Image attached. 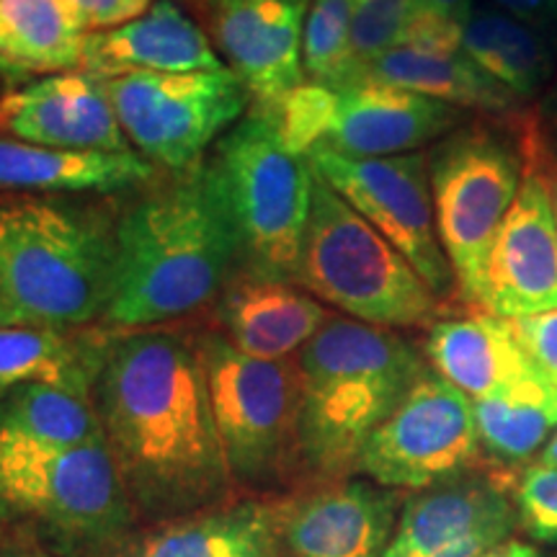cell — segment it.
Wrapping results in <instances>:
<instances>
[{
	"instance_id": "1",
	"label": "cell",
	"mask_w": 557,
	"mask_h": 557,
	"mask_svg": "<svg viewBox=\"0 0 557 557\" xmlns=\"http://www.w3.org/2000/svg\"><path fill=\"white\" fill-rule=\"evenodd\" d=\"M90 398L139 527L235 498L197 338L116 331Z\"/></svg>"
},
{
	"instance_id": "2",
	"label": "cell",
	"mask_w": 557,
	"mask_h": 557,
	"mask_svg": "<svg viewBox=\"0 0 557 557\" xmlns=\"http://www.w3.org/2000/svg\"><path fill=\"white\" fill-rule=\"evenodd\" d=\"M103 325L143 331L212 308L235 274V240L207 160L148 184L116 218Z\"/></svg>"
},
{
	"instance_id": "3",
	"label": "cell",
	"mask_w": 557,
	"mask_h": 557,
	"mask_svg": "<svg viewBox=\"0 0 557 557\" xmlns=\"http://www.w3.org/2000/svg\"><path fill=\"white\" fill-rule=\"evenodd\" d=\"M299 449L308 483L357 475L369 436L429 372L403 333L331 312L297 354Z\"/></svg>"
},
{
	"instance_id": "4",
	"label": "cell",
	"mask_w": 557,
	"mask_h": 557,
	"mask_svg": "<svg viewBox=\"0 0 557 557\" xmlns=\"http://www.w3.org/2000/svg\"><path fill=\"white\" fill-rule=\"evenodd\" d=\"M116 220L47 194H0V318L86 329L103 323Z\"/></svg>"
},
{
	"instance_id": "5",
	"label": "cell",
	"mask_w": 557,
	"mask_h": 557,
	"mask_svg": "<svg viewBox=\"0 0 557 557\" xmlns=\"http://www.w3.org/2000/svg\"><path fill=\"white\" fill-rule=\"evenodd\" d=\"M0 527L60 557H129L139 534L107 442L47 449L0 438Z\"/></svg>"
},
{
	"instance_id": "6",
	"label": "cell",
	"mask_w": 557,
	"mask_h": 557,
	"mask_svg": "<svg viewBox=\"0 0 557 557\" xmlns=\"http://www.w3.org/2000/svg\"><path fill=\"white\" fill-rule=\"evenodd\" d=\"M295 282L341 315L380 329H431L442 299L393 243L315 176Z\"/></svg>"
},
{
	"instance_id": "7",
	"label": "cell",
	"mask_w": 557,
	"mask_h": 557,
	"mask_svg": "<svg viewBox=\"0 0 557 557\" xmlns=\"http://www.w3.org/2000/svg\"><path fill=\"white\" fill-rule=\"evenodd\" d=\"M235 240V271L295 282L312 207L308 158L292 152L261 111L225 132L207 158Z\"/></svg>"
},
{
	"instance_id": "8",
	"label": "cell",
	"mask_w": 557,
	"mask_h": 557,
	"mask_svg": "<svg viewBox=\"0 0 557 557\" xmlns=\"http://www.w3.org/2000/svg\"><path fill=\"white\" fill-rule=\"evenodd\" d=\"M209 403L235 487L282 496L308 483L299 449L297 357H246L220 331L197 336Z\"/></svg>"
},
{
	"instance_id": "9",
	"label": "cell",
	"mask_w": 557,
	"mask_h": 557,
	"mask_svg": "<svg viewBox=\"0 0 557 557\" xmlns=\"http://www.w3.org/2000/svg\"><path fill=\"white\" fill-rule=\"evenodd\" d=\"M429 176L438 240L455 269L459 299L478 310L487 250L524 181L519 127H457L429 152Z\"/></svg>"
},
{
	"instance_id": "10",
	"label": "cell",
	"mask_w": 557,
	"mask_h": 557,
	"mask_svg": "<svg viewBox=\"0 0 557 557\" xmlns=\"http://www.w3.org/2000/svg\"><path fill=\"white\" fill-rule=\"evenodd\" d=\"M269 116L302 158L318 145L348 158H389L444 139L462 127L465 111L361 75L336 88L302 83Z\"/></svg>"
},
{
	"instance_id": "11",
	"label": "cell",
	"mask_w": 557,
	"mask_h": 557,
	"mask_svg": "<svg viewBox=\"0 0 557 557\" xmlns=\"http://www.w3.org/2000/svg\"><path fill=\"white\" fill-rule=\"evenodd\" d=\"M132 150L156 169L186 171L243 120L250 96L227 67L207 73H135L103 81Z\"/></svg>"
},
{
	"instance_id": "12",
	"label": "cell",
	"mask_w": 557,
	"mask_h": 557,
	"mask_svg": "<svg viewBox=\"0 0 557 557\" xmlns=\"http://www.w3.org/2000/svg\"><path fill=\"white\" fill-rule=\"evenodd\" d=\"M483 459L472 400L429 367L369 436L357 475L389 491L418 493L478 472Z\"/></svg>"
},
{
	"instance_id": "13",
	"label": "cell",
	"mask_w": 557,
	"mask_h": 557,
	"mask_svg": "<svg viewBox=\"0 0 557 557\" xmlns=\"http://www.w3.org/2000/svg\"><path fill=\"white\" fill-rule=\"evenodd\" d=\"M305 158L315 176L406 256L442 302L451 295L459 297L455 269L438 240L429 156L348 158L318 145Z\"/></svg>"
},
{
	"instance_id": "14",
	"label": "cell",
	"mask_w": 557,
	"mask_h": 557,
	"mask_svg": "<svg viewBox=\"0 0 557 557\" xmlns=\"http://www.w3.org/2000/svg\"><path fill=\"white\" fill-rule=\"evenodd\" d=\"M511 487L500 470H478L410 493L382 557H483L519 529Z\"/></svg>"
},
{
	"instance_id": "15",
	"label": "cell",
	"mask_w": 557,
	"mask_h": 557,
	"mask_svg": "<svg viewBox=\"0 0 557 557\" xmlns=\"http://www.w3.org/2000/svg\"><path fill=\"white\" fill-rule=\"evenodd\" d=\"M310 0H214L207 34L246 86L253 111L274 114L302 86V37Z\"/></svg>"
},
{
	"instance_id": "16",
	"label": "cell",
	"mask_w": 557,
	"mask_h": 557,
	"mask_svg": "<svg viewBox=\"0 0 557 557\" xmlns=\"http://www.w3.org/2000/svg\"><path fill=\"white\" fill-rule=\"evenodd\" d=\"M398 491L351 475L287 493L284 557H382L403 506Z\"/></svg>"
},
{
	"instance_id": "17",
	"label": "cell",
	"mask_w": 557,
	"mask_h": 557,
	"mask_svg": "<svg viewBox=\"0 0 557 557\" xmlns=\"http://www.w3.org/2000/svg\"><path fill=\"white\" fill-rule=\"evenodd\" d=\"M478 310L513 320L557 310V225L540 173L524 160L519 197L491 243Z\"/></svg>"
},
{
	"instance_id": "18",
	"label": "cell",
	"mask_w": 557,
	"mask_h": 557,
	"mask_svg": "<svg viewBox=\"0 0 557 557\" xmlns=\"http://www.w3.org/2000/svg\"><path fill=\"white\" fill-rule=\"evenodd\" d=\"M423 357L438 377L470 400H553L557 389L542 377L506 318L485 310L442 318L423 338Z\"/></svg>"
},
{
	"instance_id": "19",
	"label": "cell",
	"mask_w": 557,
	"mask_h": 557,
	"mask_svg": "<svg viewBox=\"0 0 557 557\" xmlns=\"http://www.w3.org/2000/svg\"><path fill=\"white\" fill-rule=\"evenodd\" d=\"M0 135L58 150H132L107 83L81 70L45 75L0 96Z\"/></svg>"
},
{
	"instance_id": "20",
	"label": "cell",
	"mask_w": 557,
	"mask_h": 557,
	"mask_svg": "<svg viewBox=\"0 0 557 557\" xmlns=\"http://www.w3.org/2000/svg\"><path fill=\"white\" fill-rule=\"evenodd\" d=\"M207 29L176 0H156L143 16L90 32L83 50L81 73L114 81L135 73H207L222 70Z\"/></svg>"
},
{
	"instance_id": "21",
	"label": "cell",
	"mask_w": 557,
	"mask_h": 557,
	"mask_svg": "<svg viewBox=\"0 0 557 557\" xmlns=\"http://www.w3.org/2000/svg\"><path fill=\"white\" fill-rule=\"evenodd\" d=\"M218 329L246 357L284 361L297 357L323 329L331 310L289 278L235 271L212 305Z\"/></svg>"
},
{
	"instance_id": "22",
	"label": "cell",
	"mask_w": 557,
	"mask_h": 557,
	"mask_svg": "<svg viewBox=\"0 0 557 557\" xmlns=\"http://www.w3.org/2000/svg\"><path fill=\"white\" fill-rule=\"evenodd\" d=\"M284 508L287 496H235L148 527L129 557H284Z\"/></svg>"
},
{
	"instance_id": "23",
	"label": "cell",
	"mask_w": 557,
	"mask_h": 557,
	"mask_svg": "<svg viewBox=\"0 0 557 557\" xmlns=\"http://www.w3.org/2000/svg\"><path fill=\"white\" fill-rule=\"evenodd\" d=\"M152 178L156 165L137 150H58L0 137V194H111Z\"/></svg>"
},
{
	"instance_id": "24",
	"label": "cell",
	"mask_w": 557,
	"mask_h": 557,
	"mask_svg": "<svg viewBox=\"0 0 557 557\" xmlns=\"http://www.w3.org/2000/svg\"><path fill=\"white\" fill-rule=\"evenodd\" d=\"M114 333L107 325L62 329L0 318V398L32 382L90 393Z\"/></svg>"
},
{
	"instance_id": "25",
	"label": "cell",
	"mask_w": 557,
	"mask_h": 557,
	"mask_svg": "<svg viewBox=\"0 0 557 557\" xmlns=\"http://www.w3.org/2000/svg\"><path fill=\"white\" fill-rule=\"evenodd\" d=\"M369 78L389 86L416 90L462 111H483L517 120L521 99L500 86L478 62L457 50H429V47H400L364 70Z\"/></svg>"
},
{
	"instance_id": "26",
	"label": "cell",
	"mask_w": 557,
	"mask_h": 557,
	"mask_svg": "<svg viewBox=\"0 0 557 557\" xmlns=\"http://www.w3.org/2000/svg\"><path fill=\"white\" fill-rule=\"evenodd\" d=\"M86 39L65 0H0V73H75Z\"/></svg>"
},
{
	"instance_id": "27",
	"label": "cell",
	"mask_w": 557,
	"mask_h": 557,
	"mask_svg": "<svg viewBox=\"0 0 557 557\" xmlns=\"http://www.w3.org/2000/svg\"><path fill=\"white\" fill-rule=\"evenodd\" d=\"M472 62L521 101L534 99L555 78V58L545 39L524 21L491 9H472L459 29Z\"/></svg>"
},
{
	"instance_id": "28",
	"label": "cell",
	"mask_w": 557,
	"mask_h": 557,
	"mask_svg": "<svg viewBox=\"0 0 557 557\" xmlns=\"http://www.w3.org/2000/svg\"><path fill=\"white\" fill-rule=\"evenodd\" d=\"M0 438L47 449L103 442L90 393L60 385H21L0 398Z\"/></svg>"
},
{
	"instance_id": "29",
	"label": "cell",
	"mask_w": 557,
	"mask_h": 557,
	"mask_svg": "<svg viewBox=\"0 0 557 557\" xmlns=\"http://www.w3.org/2000/svg\"><path fill=\"white\" fill-rule=\"evenodd\" d=\"M475 426L483 457L493 470H511L545 449L557 429V398L517 400L485 398L472 400Z\"/></svg>"
},
{
	"instance_id": "30",
	"label": "cell",
	"mask_w": 557,
	"mask_h": 557,
	"mask_svg": "<svg viewBox=\"0 0 557 557\" xmlns=\"http://www.w3.org/2000/svg\"><path fill=\"white\" fill-rule=\"evenodd\" d=\"M354 0H310L302 37L305 81L318 86H344L357 81L351 54Z\"/></svg>"
},
{
	"instance_id": "31",
	"label": "cell",
	"mask_w": 557,
	"mask_h": 557,
	"mask_svg": "<svg viewBox=\"0 0 557 557\" xmlns=\"http://www.w3.org/2000/svg\"><path fill=\"white\" fill-rule=\"evenodd\" d=\"M426 13L421 0H354L351 54L359 78L380 58L400 50Z\"/></svg>"
},
{
	"instance_id": "32",
	"label": "cell",
	"mask_w": 557,
	"mask_h": 557,
	"mask_svg": "<svg viewBox=\"0 0 557 557\" xmlns=\"http://www.w3.org/2000/svg\"><path fill=\"white\" fill-rule=\"evenodd\" d=\"M517 527L534 545H557V468L529 465L511 487Z\"/></svg>"
},
{
	"instance_id": "33",
	"label": "cell",
	"mask_w": 557,
	"mask_h": 557,
	"mask_svg": "<svg viewBox=\"0 0 557 557\" xmlns=\"http://www.w3.org/2000/svg\"><path fill=\"white\" fill-rule=\"evenodd\" d=\"M508 325L542 377L557 389V310L513 318L508 320Z\"/></svg>"
},
{
	"instance_id": "34",
	"label": "cell",
	"mask_w": 557,
	"mask_h": 557,
	"mask_svg": "<svg viewBox=\"0 0 557 557\" xmlns=\"http://www.w3.org/2000/svg\"><path fill=\"white\" fill-rule=\"evenodd\" d=\"M521 150H524V160L540 173L542 184H545L549 205H553L555 225H557V152L549 145V139L542 129L537 114H521L517 120Z\"/></svg>"
},
{
	"instance_id": "35",
	"label": "cell",
	"mask_w": 557,
	"mask_h": 557,
	"mask_svg": "<svg viewBox=\"0 0 557 557\" xmlns=\"http://www.w3.org/2000/svg\"><path fill=\"white\" fill-rule=\"evenodd\" d=\"M65 3L78 16L83 29L90 34L114 29V26L143 16L156 0H65Z\"/></svg>"
},
{
	"instance_id": "36",
	"label": "cell",
	"mask_w": 557,
	"mask_h": 557,
	"mask_svg": "<svg viewBox=\"0 0 557 557\" xmlns=\"http://www.w3.org/2000/svg\"><path fill=\"white\" fill-rule=\"evenodd\" d=\"M508 16L524 24H557V0H493Z\"/></svg>"
},
{
	"instance_id": "37",
	"label": "cell",
	"mask_w": 557,
	"mask_h": 557,
	"mask_svg": "<svg viewBox=\"0 0 557 557\" xmlns=\"http://www.w3.org/2000/svg\"><path fill=\"white\" fill-rule=\"evenodd\" d=\"M0 557H60V555L52 553L50 547L41 545L39 540L29 537V534L5 529L3 545H0Z\"/></svg>"
},
{
	"instance_id": "38",
	"label": "cell",
	"mask_w": 557,
	"mask_h": 557,
	"mask_svg": "<svg viewBox=\"0 0 557 557\" xmlns=\"http://www.w3.org/2000/svg\"><path fill=\"white\" fill-rule=\"evenodd\" d=\"M426 5V11L434 13V16L449 21V24L462 26V21L470 16L472 5L470 0H421Z\"/></svg>"
},
{
	"instance_id": "39",
	"label": "cell",
	"mask_w": 557,
	"mask_h": 557,
	"mask_svg": "<svg viewBox=\"0 0 557 557\" xmlns=\"http://www.w3.org/2000/svg\"><path fill=\"white\" fill-rule=\"evenodd\" d=\"M537 116H540V124L545 127L547 135L557 139V67H555L553 83H549V88L545 90V99H542Z\"/></svg>"
},
{
	"instance_id": "40",
	"label": "cell",
	"mask_w": 557,
	"mask_h": 557,
	"mask_svg": "<svg viewBox=\"0 0 557 557\" xmlns=\"http://www.w3.org/2000/svg\"><path fill=\"white\" fill-rule=\"evenodd\" d=\"M483 557H542V549L534 545V542L527 540H506L504 545L493 547L491 553H485Z\"/></svg>"
},
{
	"instance_id": "41",
	"label": "cell",
	"mask_w": 557,
	"mask_h": 557,
	"mask_svg": "<svg viewBox=\"0 0 557 557\" xmlns=\"http://www.w3.org/2000/svg\"><path fill=\"white\" fill-rule=\"evenodd\" d=\"M537 462L540 465H549V468H557V429H555V434L549 436V442L545 444V449L540 451Z\"/></svg>"
},
{
	"instance_id": "42",
	"label": "cell",
	"mask_w": 557,
	"mask_h": 557,
	"mask_svg": "<svg viewBox=\"0 0 557 557\" xmlns=\"http://www.w3.org/2000/svg\"><path fill=\"white\" fill-rule=\"evenodd\" d=\"M189 3H191V5H197V9L205 11V9H209V5L214 3V0H189Z\"/></svg>"
},
{
	"instance_id": "43",
	"label": "cell",
	"mask_w": 557,
	"mask_h": 557,
	"mask_svg": "<svg viewBox=\"0 0 557 557\" xmlns=\"http://www.w3.org/2000/svg\"><path fill=\"white\" fill-rule=\"evenodd\" d=\"M542 129H545V127H542ZM545 135H547V132H545ZM547 139H549V145H553V150L557 152V139H553L549 135H547Z\"/></svg>"
},
{
	"instance_id": "44",
	"label": "cell",
	"mask_w": 557,
	"mask_h": 557,
	"mask_svg": "<svg viewBox=\"0 0 557 557\" xmlns=\"http://www.w3.org/2000/svg\"><path fill=\"white\" fill-rule=\"evenodd\" d=\"M3 537H5V529L0 527V545H3Z\"/></svg>"
}]
</instances>
